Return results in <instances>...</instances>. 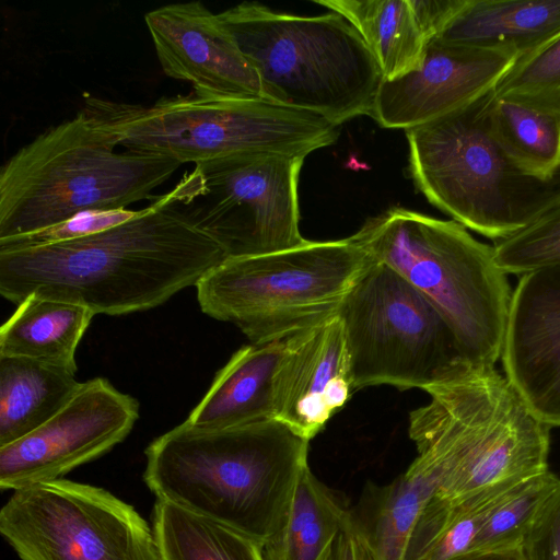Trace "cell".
<instances>
[{"mask_svg":"<svg viewBox=\"0 0 560 560\" xmlns=\"http://www.w3.org/2000/svg\"><path fill=\"white\" fill-rule=\"evenodd\" d=\"M138 418V401L106 378L82 382L48 421L0 447L1 490L62 478L122 442Z\"/></svg>","mask_w":560,"mask_h":560,"instance_id":"obj_12","label":"cell"},{"mask_svg":"<svg viewBox=\"0 0 560 560\" xmlns=\"http://www.w3.org/2000/svg\"><path fill=\"white\" fill-rule=\"evenodd\" d=\"M139 210L113 209L83 211L61 222L31 233L0 240V249L43 246L79 240L119 225Z\"/></svg>","mask_w":560,"mask_h":560,"instance_id":"obj_29","label":"cell"},{"mask_svg":"<svg viewBox=\"0 0 560 560\" xmlns=\"http://www.w3.org/2000/svg\"><path fill=\"white\" fill-rule=\"evenodd\" d=\"M493 91L406 129V137L416 188L453 220L494 243L560 203V168L537 177L508 154L490 127Z\"/></svg>","mask_w":560,"mask_h":560,"instance_id":"obj_5","label":"cell"},{"mask_svg":"<svg viewBox=\"0 0 560 560\" xmlns=\"http://www.w3.org/2000/svg\"><path fill=\"white\" fill-rule=\"evenodd\" d=\"M550 429L522 400L475 456L442 482L434 497L458 502L485 489L544 474L549 470Z\"/></svg>","mask_w":560,"mask_h":560,"instance_id":"obj_18","label":"cell"},{"mask_svg":"<svg viewBox=\"0 0 560 560\" xmlns=\"http://www.w3.org/2000/svg\"><path fill=\"white\" fill-rule=\"evenodd\" d=\"M444 477L443 464L418 454L389 483L364 486L350 520L375 560H405L416 524Z\"/></svg>","mask_w":560,"mask_h":560,"instance_id":"obj_17","label":"cell"},{"mask_svg":"<svg viewBox=\"0 0 560 560\" xmlns=\"http://www.w3.org/2000/svg\"><path fill=\"white\" fill-rule=\"evenodd\" d=\"M83 110L127 151L195 165L269 152L306 158L335 143L340 126L265 98L162 97L141 106L86 97Z\"/></svg>","mask_w":560,"mask_h":560,"instance_id":"obj_7","label":"cell"},{"mask_svg":"<svg viewBox=\"0 0 560 560\" xmlns=\"http://www.w3.org/2000/svg\"><path fill=\"white\" fill-rule=\"evenodd\" d=\"M343 16L361 35L384 80H394L422 61L428 39L410 0H314Z\"/></svg>","mask_w":560,"mask_h":560,"instance_id":"obj_24","label":"cell"},{"mask_svg":"<svg viewBox=\"0 0 560 560\" xmlns=\"http://www.w3.org/2000/svg\"><path fill=\"white\" fill-rule=\"evenodd\" d=\"M185 184L159 196L130 220L79 240L0 249V293L72 302L94 314L155 307L196 285L226 258L183 207Z\"/></svg>","mask_w":560,"mask_h":560,"instance_id":"obj_1","label":"cell"},{"mask_svg":"<svg viewBox=\"0 0 560 560\" xmlns=\"http://www.w3.org/2000/svg\"><path fill=\"white\" fill-rule=\"evenodd\" d=\"M371 257L351 237L229 257L196 284L201 311L252 343L283 340L337 315Z\"/></svg>","mask_w":560,"mask_h":560,"instance_id":"obj_8","label":"cell"},{"mask_svg":"<svg viewBox=\"0 0 560 560\" xmlns=\"http://www.w3.org/2000/svg\"><path fill=\"white\" fill-rule=\"evenodd\" d=\"M219 18L256 71L261 98L339 126L372 115L383 74L340 14L294 15L245 1Z\"/></svg>","mask_w":560,"mask_h":560,"instance_id":"obj_6","label":"cell"},{"mask_svg":"<svg viewBox=\"0 0 560 560\" xmlns=\"http://www.w3.org/2000/svg\"><path fill=\"white\" fill-rule=\"evenodd\" d=\"M283 340L250 343L234 352L185 421L224 429L275 419L272 381Z\"/></svg>","mask_w":560,"mask_h":560,"instance_id":"obj_20","label":"cell"},{"mask_svg":"<svg viewBox=\"0 0 560 560\" xmlns=\"http://www.w3.org/2000/svg\"><path fill=\"white\" fill-rule=\"evenodd\" d=\"M152 525L161 560H265L259 540L167 501Z\"/></svg>","mask_w":560,"mask_h":560,"instance_id":"obj_25","label":"cell"},{"mask_svg":"<svg viewBox=\"0 0 560 560\" xmlns=\"http://www.w3.org/2000/svg\"><path fill=\"white\" fill-rule=\"evenodd\" d=\"M537 106L544 110L553 113L560 116V85L545 92L529 94V95H513Z\"/></svg>","mask_w":560,"mask_h":560,"instance_id":"obj_34","label":"cell"},{"mask_svg":"<svg viewBox=\"0 0 560 560\" xmlns=\"http://www.w3.org/2000/svg\"><path fill=\"white\" fill-rule=\"evenodd\" d=\"M350 237L434 305L468 363L495 365L513 290L495 264L493 245L478 241L453 219L400 207L369 219Z\"/></svg>","mask_w":560,"mask_h":560,"instance_id":"obj_4","label":"cell"},{"mask_svg":"<svg viewBox=\"0 0 560 560\" xmlns=\"http://www.w3.org/2000/svg\"><path fill=\"white\" fill-rule=\"evenodd\" d=\"M354 390L343 326L335 315L283 340L272 381L275 419L312 440Z\"/></svg>","mask_w":560,"mask_h":560,"instance_id":"obj_16","label":"cell"},{"mask_svg":"<svg viewBox=\"0 0 560 560\" xmlns=\"http://www.w3.org/2000/svg\"><path fill=\"white\" fill-rule=\"evenodd\" d=\"M560 35V0H466L436 37L525 58Z\"/></svg>","mask_w":560,"mask_h":560,"instance_id":"obj_19","label":"cell"},{"mask_svg":"<svg viewBox=\"0 0 560 560\" xmlns=\"http://www.w3.org/2000/svg\"><path fill=\"white\" fill-rule=\"evenodd\" d=\"M114 137L83 109L38 135L0 170V240L38 231L83 211L126 209L180 166L117 152Z\"/></svg>","mask_w":560,"mask_h":560,"instance_id":"obj_3","label":"cell"},{"mask_svg":"<svg viewBox=\"0 0 560 560\" xmlns=\"http://www.w3.org/2000/svg\"><path fill=\"white\" fill-rule=\"evenodd\" d=\"M350 521L349 508L313 474H300L278 528L264 541L265 560H318Z\"/></svg>","mask_w":560,"mask_h":560,"instance_id":"obj_23","label":"cell"},{"mask_svg":"<svg viewBox=\"0 0 560 560\" xmlns=\"http://www.w3.org/2000/svg\"><path fill=\"white\" fill-rule=\"evenodd\" d=\"M501 361L529 409L550 428L560 427V266L520 276Z\"/></svg>","mask_w":560,"mask_h":560,"instance_id":"obj_15","label":"cell"},{"mask_svg":"<svg viewBox=\"0 0 560 560\" xmlns=\"http://www.w3.org/2000/svg\"><path fill=\"white\" fill-rule=\"evenodd\" d=\"M522 551L525 560H560V486L526 536Z\"/></svg>","mask_w":560,"mask_h":560,"instance_id":"obj_31","label":"cell"},{"mask_svg":"<svg viewBox=\"0 0 560 560\" xmlns=\"http://www.w3.org/2000/svg\"><path fill=\"white\" fill-rule=\"evenodd\" d=\"M94 315L77 303L30 295L0 328V357L36 360L75 373L74 354Z\"/></svg>","mask_w":560,"mask_h":560,"instance_id":"obj_21","label":"cell"},{"mask_svg":"<svg viewBox=\"0 0 560 560\" xmlns=\"http://www.w3.org/2000/svg\"><path fill=\"white\" fill-rule=\"evenodd\" d=\"M144 21L163 72L209 100L261 98L256 71L219 14L200 1L166 4Z\"/></svg>","mask_w":560,"mask_h":560,"instance_id":"obj_14","label":"cell"},{"mask_svg":"<svg viewBox=\"0 0 560 560\" xmlns=\"http://www.w3.org/2000/svg\"><path fill=\"white\" fill-rule=\"evenodd\" d=\"M559 486L560 478L550 470L526 481L494 511L469 552L521 548Z\"/></svg>","mask_w":560,"mask_h":560,"instance_id":"obj_27","label":"cell"},{"mask_svg":"<svg viewBox=\"0 0 560 560\" xmlns=\"http://www.w3.org/2000/svg\"><path fill=\"white\" fill-rule=\"evenodd\" d=\"M452 560H525L521 548L510 550L472 551Z\"/></svg>","mask_w":560,"mask_h":560,"instance_id":"obj_35","label":"cell"},{"mask_svg":"<svg viewBox=\"0 0 560 560\" xmlns=\"http://www.w3.org/2000/svg\"><path fill=\"white\" fill-rule=\"evenodd\" d=\"M494 260L506 275L560 266V203L524 230L493 243Z\"/></svg>","mask_w":560,"mask_h":560,"instance_id":"obj_28","label":"cell"},{"mask_svg":"<svg viewBox=\"0 0 560 560\" xmlns=\"http://www.w3.org/2000/svg\"><path fill=\"white\" fill-rule=\"evenodd\" d=\"M560 85V35L522 58L494 89L497 95H529Z\"/></svg>","mask_w":560,"mask_h":560,"instance_id":"obj_30","label":"cell"},{"mask_svg":"<svg viewBox=\"0 0 560 560\" xmlns=\"http://www.w3.org/2000/svg\"><path fill=\"white\" fill-rule=\"evenodd\" d=\"M337 315L354 390L392 385L425 392L468 363L434 305L398 272L372 258Z\"/></svg>","mask_w":560,"mask_h":560,"instance_id":"obj_9","label":"cell"},{"mask_svg":"<svg viewBox=\"0 0 560 560\" xmlns=\"http://www.w3.org/2000/svg\"><path fill=\"white\" fill-rule=\"evenodd\" d=\"M0 533L21 560H161L153 528L132 505L62 478L14 490Z\"/></svg>","mask_w":560,"mask_h":560,"instance_id":"obj_10","label":"cell"},{"mask_svg":"<svg viewBox=\"0 0 560 560\" xmlns=\"http://www.w3.org/2000/svg\"><path fill=\"white\" fill-rule=\"evenodd\" d=\"M318 560H375L351 520L331 539Z\"/></svg>","mask_w":560,"mask_h":560,"instance_id":"obj_33","label":"cell"},{"mask_svg":"<svg viewBox=\"0 0 560 560\" xmlns=\"http://www.w3.org/2000/svg\"><path fill=\"white\" fill-rule=\"evenodd\" d=\"M305 158L255 152L195 165L183 207L229 257L277 253L304 244L298 182Z\"/></svg>","mask_w":560,"mask_h":560,"instance_id":"obj_11","label":"cell"},{"mask_svg":"<svg viewBox=\"0 0 560 560\" xmlns=\"http://www.w3.org/2000/svg\"><path fill=\"white\" fill-rule=\"evenodd\" d=\"M489 121L499 143L527 173L549 177L560 168L559 115L493 91Z\"/></svg>","mask_w":560,"mask_h":560,"instance_id":"obj_26","label":"cell"},{"mask_svg":"<svg viewBox=\"0 0 560 560\" xmlns=\"http://www.w3.org/2000/svg\"><path fill=\"white\" fill-rule=\"evenodd\" d=\"M74 373L36 360L0 357V447L56 415L80 386Z\"/></svg>","mask_w":560,"mask_h":560,"instance_id":"obj_22","label":"cell"},{"mask_svg":"<svg viewBox=\"0 0 560 560\" xmlns=\"http://www.w3.org/2000/svg\"><path fill=\"white\" fill-rule=\"evenodd\" d=\"M516 61L509 51L432 38L417 69L383 80L371 117L390 129L425 124L494 90Z\"/></svg>","mask_w":560,"mask_h":560,"instance_id":"obj_13","label":"cell"},{"mask_svg":"<svg viewBox=\"0 0 560 560\" xmlns=\"http://www.w3.org/2000/svg\"><path fill=\"white\" fill-rule=\"evenodd\" d=\"M308 446L277 419L224 429L184 421L145 448L143 480L159 500L264 544L308 466Z\"/></svg>","mask_w":560,"mask_h":560,"instance_id":"obj_2","label":"cell"},{"mask_svg":"<svg viewBox=\"0 0 560 560\" xmlns=\"http://www.w3.org/2000/svg\"><path fill=\"white\" fill-rule=\"evenodd\" d=\"M466 0H410L417 22L429 40L438 37Z\"/></svg>","mask_w":560,"mask_h":560,"instance_id":"obj_32","label":"cell"}]
</instances>
